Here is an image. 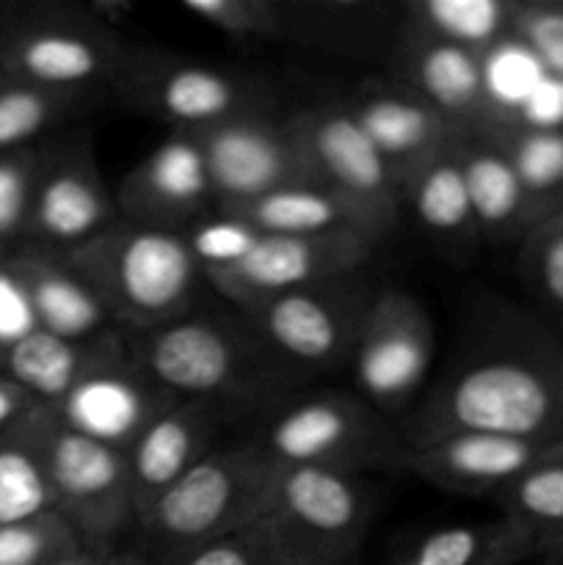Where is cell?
Returning <instances> with one entry per match:
<instances>
[{"label":"cell","mask_w":563,"mask_h":565,"mask_svg":"<svg viewBox=\"0 0 563 565\" xmlns=\"http://www.w3.org/2000/svg\"><path fill=\"white\" fill-rule=\"evenodd\" d=\"M401 25L489 61L513 42V0H417L401 6Z\"/></svg>","instance_id":"83f0119b"},{"label":"cell","mask_w":563,"mask_h":565,"mask_svg":"<svg viewBox=\"0 0 563 565\" xmlns=\"http://www.w3.org/2000/svg\"><path fill=\"white\" fill-rule=\"evenodd\" d=\"M116 207L130 224L180 232L215 207L202 149L191 132H171L121 180Z\"/></svg>","instance_id":"d6986e66"},{"label":"cell","mask_w":563,"mask_h":565,"mask_svg":"<svg viewBox=\"0 0 563 565\" xmlns=\"http://www.w3.org/2000/svg\"><path fill=\"white\" fill-rule=\"evenodd\" d=\"M375 287L362 274L334 276L237 309L254 340L293 379L351 364Z\"/></svg>","instance_id":"9c48e42d"},{"label":"cell","mask_w":563,"mask_h":565,"mask_svg":"<svg viewBox=\"0 0 563 565\" xmlns=\"http://www.w3.org/2000/svg\"><path fill=\"white\" fill-rule=\"evenodd\" d=\"M293 39L298 47L342 55L375 53L401 33V6L381 0H290Z\"/></svg>","instance_id":"484cf974"},{"label":"cell","mask_w":563,"mask_h":565,"mask_svg":"<svg viewBox=\"0 0 563 565\" xmlns=\"http://www.w3.org/2000/svg\"><path fill=\"white\" fill-rule=\"evenodd\" d=\"M436 331L428 309L401 287L375 290L351 356L357 390L381 414L408 406L428 381Z\"/></svg>","instance_id":"4fadbf2b"},{"label":"cell","mask_w":563,"mask_h":565,"mask_svg":"<svg viewBox=\"0 0 563 565\" xmlns=\"http://www.w3.org/2000/svg\"><path fill=\"white\" fill-rule=\"evenodd\" d=\"M489 141L513 166L541 221L563 210V125H544L517 114Z\"/></svg>","instance_id":"f546056e"},{"label":"cell","mask_w":563,"mask_h":565,"mask_svg":"<svg viewBox=\"0 0 563 565\" xmlns=\"http://www.w3.org/2000/svg\"><path fill=\"white\" fill-rule=\"evenodd\" d=\"M456 154L480 237L489 243H522L541 215L502 149L489 138H461Z\"/></svg>","instance_id":"cb8c5ba5"},{"label":"cell","mask_w":563,"mask_h":565,"mask_svg":"<svg viewBox=\"0 0 563 565\" xmlns=\"http://www.w3.org/2000/svg\"><path fill=\"white\" fill-rule=\"evenodd\" d=\"M263 447L276 467L357 478L408 467V441L401 428L353 392H320L287 403L270 419Z\"/></svg>","instance_id":"52a82bcc"},{"label":"cell","mask_w":563,"mask_h":565,"mask_svg":"<svg viewBox=\"0 0 563 565\" xmlns=\"http://www.w3.org/2000/svg\"><path fill=\"white\" fill-rule=\"evenodd\" d=\"M489 61L401 25L395 39L397 83L423 97L461 138H491L517 116L495 97Z\"/></svg>","instance_id":"9a60e30c"},{"label":"cell","mask_w":563,"mask_h":565,"mask_svg":"<svg viewBox=\"0 0 563 565\" xmlns=\"http://www.w3.org/2000/svg\"><path fill=\"white\" fill-rule=\"evenodd\" d=\"M99 563H103V561H99V557L88 555V552H81V555L70 557V561H61V563H55V565H99Z\"/></svg>","instance_id":"7bdbcfd3"},{"label":"cell","mask_w":563,"mask_h":565,"mask_svg":"<svg viewBox=\"0 0 563 565\" xmlns=\"http://www.w3.org/2000/svg\"><path fill=\"white\" fill-rule=\"evenodd\" d=\"M513 44L563 86V0H513Z\"/></svg>","instance_id":"74e56055"},{"label":"cell","mask_w":563,"mask_h":565,"mask_svg":"<svg viewBox=\"0 0 563 565\" xmlns=\"http://www.w3.org/2000/svg\"><path fill=\"white\" fill-rule=\"evenodd\" d=\"M6 268L25 296L36 329L64 340H92L116 329L88 281L61 252L22 243L9 252Z\"/></svg>","instance_id":"7402d4cb"},{"label":"cell","mask_w":563,"mask_h":565,"mask_svg":"<svg viewBox=\"0 0 563 565\" xmlns=\"http://www.w3.org/2000/svg\"><path fill=\"white\" fill-rule=\"evenodd\" d=\"M315 188L329 193L368 243L397 232L403 193L348 105H315L287 116Z\"/></svg>","instance_id":"ba28073f"},{"label":"cell","mask_w":563,"mask_h":565,"mask_svg":"<svg viewBox=\"0 0 563 565\" xmlns=\"http://www.w3.org/2000/svg\"><path fill=\"white\" fill-rule=\"evenodd\" d=\"M17 428L42 461L53 511L75 530L83 550L99 561L121 552L138 524L125 452L66 428L44 403Z\"/></svg>","instance_id":"5b68a950"},{"label":"cell","mask_w":563,"mask_h":565,"mask_svg":"<svg viewBox=\"0 0 563 565\" xmlns=\"http://www.w3.org/2000/svg\"><path fill=\"white\" fill-rule=\"evenodd\" d=\"M0 22H3V14H0Z\"/></svg>","instance_id":"f6af8a7d"},{"label":"cell","mask_w":563,"mask_h":565,"mask_svg":"<svg viewBox=\"0 0 563 565\" xmlns=\"http://www.w3.org/2000/svg\"><path fill=\"white\" fill-rule=\"evenodd\" d=\"M182 9L237 44H290V0H185Z\"/></svg>","instance_id":"1f68e13d"},{"label":"cell","mask_w":563,"mask_h":565,"mask_svg":"<svg viewBox=\"0 0 563 565\" xmlns=\"http://www.w3.org/2000/svg\"><path fill=\"white\" fill-rule=\"evenodd\" d=\"M99 565H160V563L149 561V557L141 555L138 550H121V552H116V555L105 557Z\"/></svg>","instance_id":"b9f144b4"},{"label":"cell","mask_w":563,"mask_h":565,"mask_svg":"<svg viewBox=\"0 0 563 565\" xmlns=\"http://www.w3.org/2000/svg\"><path fill=\"white\" fill-rule=\"evenodd\" d=\"M116 196L105 188L88 138L44 149L28 215V243L66 254L116 224Z\"/></svg>","instance_id":"2e32d148"},{"label":"cell","mask_w":563,"mask_h":565,"mask_svg":"<svg viewBox=\"0 0 563 565\" xmlns=\"http://www.w3.org/2000/svg\"><path fill=\"white\" fill-rule=\"evenodd\" d=\"M81 552L77 533L55 511L0 527V565H55Z\"/></svg>","instance_id":"d590c367"},{"label":"cell","mask_w":563,"mask_h":565,"mask_svg":"<svg viewBox=\"0 0 563 565\" xmlns=\"http://www.w3.org/2000/svg\"><path fill=\"white\" fill-rule=\"evenodd\" d=\"M191 136L202 149L219 213L279 188L312 185L287 119L246 116Z\"/></svg>","instance_id":"5bb4252c"},{"label":"cell","mask_w":563,"mask_h":565,"mask_svg":"<svg viewBox=\"0 0 563 565\" xmlns=\"http://www.w3.org/2000/svg\"><path fill=\"white\" fill-rule=\"evenodd\" d=\"M274 469L263 441L215 447L138 519L136 550L174 565L210 541L254 527Z\"/></svg>","instance_id":"277c9868"},{"label":"cell","mask_w":563,"mask_h":565,"mask_svg":"<svg viewBox=\"0 0 563 565\" xmlns=\"http://www.w3.org/2000/svg\"><path fill=\"white\" fill-rule=\"evenodd\" d=\"M346 105L390 166L401 191L419 169L453 152L461 141L423 97L397 81L368 83Z\"/></svg>","instance_id":"ffe728a7"},{"label":"cell","mask_w":563,"mask_h":565,"mask_svg":"<svg viewBox=\"0 0 563 565\" xmlns=\"http://www.w3.org/2000/svg\"><path fill=\"white\" fill-rule=\"evenodd\" d=\"M500 516L513 519L539 539V546L563 533V452L535 463L517 483L495 497Z\"/></svg>","instance_id":"d6a6232c"},{"label":"cell","mask_w":563,"mask_h":565,"mask_svg":"<svg viewBox=\"0 0 563 565\" xmlns=\"http://www.w3.org/2000/svg\"><path fill=\"white\" fill-rule=\"evenodd\" d=\"M17 425L0 436V527L53 511L42 461Z\"/></svg>","instance_id":"836d02e7"},{"label":"cell","mask_w":563,"mask_h":565,"mask_svg":"<svg viewBox=\"0 0 563 565\" xmlns=\"http://www.w3.org/2000/svg\"><path fill=\"white\" fill-rule=\"evenodd\" d=\"M36 406V397H31L22 386H17L14 381L0 375V436L9 434V430L14 428L17 423H22Z\"/></svg>","instance_id":"ab89813d"},{"label":"cell","mask_w":563,"mask_h":565,"mask_svg":"<svg viewBox=\"0 0 563 565\" xmlns=\"http://www.w3.org/2000/svg\"><path fill=\"white\" fill-rule=\"evenodd\" d=\"M535 563L539 565H563V533L552 535L535 552Z\"/></svg>","instance_id":"60d3db41"},{"label":"cell","mask_w":563,"mask_h":565,"mask_svg":"<svg viewBox=\"0 0 563 565\" xmlns=\"http://www.w3.org/2000/svg\"><path fill=\"white\" fill-rule=\"evenodd\" d=\"M221 215L226 224L241 226L252 235L312 237L331 235V232H357L348 221L346 210L329 193L312 185L279 188V191L237 204Z\"/></svg>","instance_id":"f1b7e54d"},{"label":"cell","mask_w":563,"mask_h":565,"mask_svg":"<svg viewBox=\"0 0 563 565\" xmlns=\"http://www.w3.org/2000/svg\"><path fill=\"white\" fill-rule=\"evenodd\" d=\"M125 345V334L110 329L92 340H64L42 329L28 331L0 351V375L36 397L44 406H55L88 370Z\"/></svg>","instance_id":"603a6c76"},{"label":"cell","mask_w":563,"mask_h":565,"mask_svg":"<svg viewBox=\"0 0 563 565\" xmlns=\"http://www.w3.org/2000/svg\"><path fill=\"white\" fill-rule=\"evenodd\" d=\"M125 334V331H121ZM132 362L177 401L232 403L285 395L298 379L265 353L246 323L221 315L191 312L125 334Z\"/></svg>","instance_id":"3957f363"},{"label":"cell","mask_w":563,"mask_h":565,"mask_svg":"<svg viewBox=\"0 0 563 565\" xmlns=\"http://www.w3.org/2000/svg\"><path fill=\"white\" fill-rule=\"evenodd\" d=\"M110 86L130 108L166 121L174 132H199L246 116L268 114L259 83L155 47H127Z\"/></svg>","instance_id":"30bf717a"},{"label":"cell","mask_w":563,"mask_h":565,"mask_svg":"<svg viewBox=\"0 0 563 565\" xmlns=\"http://www.w3.org/2000/svg\"><path fill=\"white\" fill-rule=\"evenodd\" d=\"M6 257H9V248L0 246V268H3V265H6Z\"/></svg>","instance_id":"ee69618b"},{"label":"cell","mask_w":563,"mask_h":565,"mask_svg":"<svg viewBox=\"0 0 563 565\" xmlns=\"http://www.w3.org/2000/svg\"><path fill=\"white\" fill-rule=\"evenodd\" d=\"M174 565H274V557H270L263 530L254 524L241 533L199 546Z\"/></svg>","instance_id":"f35d334b"},{"label":"cell","mask_w":563,"mask_h":565,"mask_svg":"<svg viewBox=\"0 0 563 565\" xmlns=\"http://www.w3.org/2000/svg\"><path fill=\"white\" fill-rule=\"evenodd\" d=\"M64 257L125 334L196 309L202 281H208L191 237L130 221H116Z\"/></svg>","instance_id":"7a4b0ae2"},{"label":"cell","mask_w":563,"mask_h":565,"mask_svg":"<svg viewBox=\"0 0 563 565\" xmlns=\"http://www.w3.org/2000/svg\"><path fill=\"white\" fill-rule=\"evenodd\" d=\"M373 511L368 478L276 467L257 527L274 565H351L368 539Z\"/></svg>","instance_id":"8992f818"},{"label":"cell","mask_w":563,"mask_h":565,"mask_svg":"<svg viewBox=\"0 0 563 565\" xmlns=\"http://www.w3.org/2000/svg\"><path fill=\"white\" fill-rule=\"evenodd\" d=\"M401 434L408 447L450 434L563 439V334L506 298H478L450 364Z\"/></svg>","instance_id":"6da1fadb"},{"label":"cell","mask_w":563,"mask_h":565,"mask_svg":"<svg viewBox=\"0 0 563 565\" xmlns=\"http://www.w3.org/2000/svg\"><path fill=\"white\" fill-rule=\"evenodd\" d=\"M241 241L202 257L204 279L232 307L246 309L282 292L357 274L368 265L373 243L357 232H331L312 237L252 235L241 230Z\"/></svg>","instance_id":"7c38bea8"},{"label":"cell","mask_w":563,"mask_h":565,"mask_svg":"<svg viewBox=\"0 0 563 565\" xmlns=\"http://www.w3.org/2000/svg\"><path fill=\"white\" fill-rule=\"evenodd\" d=\"M44 149H14L0 152V246L25 241L28 215H31L33 185Z\"/></svg>","instance_id":"8d00e7d4"},{"label":"cell","mask_w":563,"mask_h":565,"mask_svg":"<svg viewBox=\"0 0 563 565\" xmlns=\"http://www.w3.org/2000/svg\"><path fill=\"white\" fill-rule=\"evenodd\" d=\"M563 452V439H519L500 434H450L408 447V472L434 489L495 502L528 469Z\"/></svg>","instance_id":"ac0fdd59"},{"label":"cell","mask_w":563,"mask_h":565,"mask_svg":"<svg viewBox=\"0 0 563 565\" xmlns=\"http://www.w3.org/2000/svg\"><path fill=\"white\" fill-rule=\"evenodd\" d=\"M403 210H412L419 230L439 252L453 259H469L484 241L469 204L467 182L456 149L425 169H419L403 185Z\"/></svg>","instance_id":"d4e9b609"},{"label":"cell","mask_w":563,"mask_h":565,"mask_svg":"<svg viewBox=\"0 0 563 565\" xmlns=\"http://www.w3.org/2000/svg\"><path fill=\"white\" fill-rule=\"evenodd\" d=\"M535 552L539 539L528 527L497 516L419 535L392 565H524Z\"/></svg>","instance_id":"4316f807"},{"label":"cell","mask_w":563,"mask_h":565,"mask_svg":"<svg viewBox=\"0 0 563 565\" xmlns=\"http://www.w3.org/2000/svg\"><path fill=\"white\" fill-rule=\"evenodd\" d=\"M125 39L88 9H22L0 22V75L61 92H92L114 81Z\"/></svg>","instance_id":"8fae6325"},{"label":"cell","mask_w":563,"mask_h":565,"mask_svg":"<svg viewBox=\"0 0 563 565\" xmlns=\"http://www.w3.org/2000/svg\"><path fill=\"white\" fill-rule=\"evenodd\" d=\"M230 408L215 401H177L127 450L132 500L138 519L215 450Z\"/></svg>","instance_id":"44dd1931"},{"label":"cell","mask_w":563,"mask_h":565,"mask_svg":"<svg viewBox=\"0 0 563 565\" xmlns=\"http://www.w3.org/2000/svg\"><path fill=\"white\" fill-rule=\"evenodd\" d=\"M519 274L546 320L563 334V210L546 215L519 243Z\"/></svg>","instance_id":"e575fe53"},{"label":"cell","mask_w":563,"mask_h":565,"mask_svg":"<svg viewBox=\"0 0 563 565\" xmlns=\"http://www.w3.org/2000/svg\"><path fill=\"white\" fill-rule=\"evenodd\" d=\"M86 94L0 75V152L25 149L33 138L86 105Z\"/></svg>","instance_id":"4dcf8cb0"},{"label":"cell","mask_w":563,"mask_h":565,"mask_svg":"<svg viewBox=\"0 0 563 565\" xmlns=\"http://www.w3.org/2000/svg\"><path fill=\"white\" fill-rule=\"evenodd\" d=\"M177 403L174 395L155 384L136 362L127 342L105 362L88 370L53 406L61 423L88 439L125 452L138 436Z\"/></svg>","instance_id":"e0dca14e"}]
</instances>
